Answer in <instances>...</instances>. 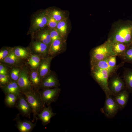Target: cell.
<instances>
[{
  "label": "cell",
  "mask_w": 132,
  "mask_h": 132,
  "mask_svg": "<svg viewBox=\"0 0 132 132\" xmlns=\"http://www.w3.org/2000/svg\"><path fill=\"white\" fill-rule=\"evenodd\" d=\"M32 110L33 119V121L36 119L38 113L43 110L45 105L41 99L39 90L33 89L32 90L23 94Z\"/></svg>",
  "instance_id": "1"
},
{
  "label": "cell",
  "mask_w": 132,
  "mask_h": 132,
  "mask_svg": "<svg viewBox=\"0 0 132 132\" xmlns=\"http://www.w3.org/2000/svg\"><path fill=\"white\" fill-rule=\"evenodd\" d=\"M92 69L94 78L101 87L106 96H113L108 86V79L110 72L104 69L94 68Z\"/></svg>",
  "instance_id": "2"
},
{
  "label": "cell",
  "mask_w": 132,
  "mask_h": 132,
  "mask_svg": "<svg viewBox=\"0 0 132 132\" xmlns=\"http://www.w3.org/2000/svg\"><path fill=\"white\" fill-rule=\"evenodd\" d=\"M47 17L43 12H38L34 15L32 19L27 34L32 35L44 28L47 24Z\"/></svg>",
  "instance_id": "3"
},
{
  "label": "cell",
  "mask_w": 132,
  "mask_h": 132,
  "mask_svg": "<svg viewBox=\"0 0 132 132\" xmlns=\"http://www.w3.org/2000/svg\"><path fill=\"white\" fill-rule=\"evenodd\" d=\"M17 82L22 94L34 89L29 77V68L25 65L22 68Z\"/></svg>",
  "instance_id": "4"
},
{
  "label": "cell",
  "mask_w": 132,
  "mask_h": 132,
  "mask_svg": "<svg viewBox=\"0 0 132 132\" xmlns=\"http://www.w3.org/2000/svg\"><path fill=\"white\" fill-rule=\"evenodd\" d=\"M112 95L106 96L104 106L101 109V112L107 118L114 117L120 110L119 108Z\"/></svg>",
  "instance_id": "5"
},
{
  "label": "cell",
  "mask_w": 132,
  "mask_h": 132,
  "mask_svg": "<svg viewBox=\"0 0 132 132\" xmlns=\"http://www.w3.org/2000/svg\"><path fill=\"white\" fill-rule=\"evenodd\" d=\"M61 91L59 87L41 90L40 91L42 100L46 105L49 106L55 102L59 96Z\"/></svg>",
  "instance_id": "6"
},
{
  "label": "cell",
  "mask_w": 132,
  "mask_h": 132,
  "mask_svg": "<svg viewBox=\"0 0 132 132\" xmlns=\"http://www.w3.org/2000/svg\"><path fill=\"white\" fill-rule=\"evenodd\" d=\"M60 85L59 80L54 72L51 71L41 80L37 89H44L59 87Z\"/></svg>",
  "instance_id": "7"
},
{
  "label": "cell",
  "mask_w": 132,
  "mask_h": 132,
  "mask_svg": "<svg viewBox=\"0 0 132 132\" xmlns=\"http://www.w3.org/2000/svg\"><path fill=\"white\" fill-rule=\"evenodd\" d=\"M28 47L32 54L39 55L42 58L49 56V47L43 43L32 40Z\"/></svg>",
  "instance_id": "8"
},
{
  "label": "cell",
  "mask_w": 132,
  "mask_h": 132,
  "mask_svg": "<svg viewBox=\"0 0 132 132\" xmlns=\"http://www.w3.org/2000/svg\"><path fill=\"white\" fill-rule=\"evenodd\" d=\"M112 51L106 45H103L94 49L92 53L91 63L92 65L97 62L107 58Z\"/></svg>",
  "instance_id": "9"
},
{
  "label": "cell",
  "mask_w": 132,
  "mask_h": 132,
  "mask_svg": "<svg viewBox=\"0 0 132 132\" xmlns=\"http://www.w3.org/2000/svg\"><path fill=\"white\" fill-rule=\"evenodd\" d=\"M15 107L22 116L30 119L32 109L24 94L22 93L19 97Z\"/></svg>",
  "instance_id": "10"
},
{
  "label": "cell",
  "mask_w": 132,
  "mask_h": 132,
  "mask_svg": "<svg viewBox=\"0 0 132 132\" xmlns=\"http://www.w3.org/2000/svg\"><path fill=\"white\" fill-rule=\"evenodd\" d=\"M25 61L17 56L14 53L13 49L7 56L0 61V63L10 68L14 66L22 67L25 65Z\"/></svg>",
  "instance_id": "11"
},
{
  "label": "cell",
  "mask_w": 132,
  "mask_h": 132,
  "mask_svg": "<svg viewBox=\"0 0 132 132\" xmlns=\"http://www.w3.org/2000/svg\"><path fill=\"white\" fill-rule=\"evenodd\" d=\"M19 114L16 115L14 119L16 122V126L18 130L20 132H31L36 125L38 119L36 118V121L34 123L29 120L22 121L20 119Z\"/></svg>",
  "instance_id": "12"
},
{
  "label": "cell",
  "mask_w": 132,
  "mask_h": 132,
  "mask_svg": "<svg viewBox=\"0 0 132 132\" xmlns=\"http://www.w3.org/2000/svg\"><path fill=\"white\" fill-rule=\"evenodd\" d=\"M108 86L113 96H114L124 90V83L120 78L116 76L110 79L109 82Z\"/></svg>",
  "instance_id": "13"
},
{
  "label": "cell",
  "mask_w": 132,
  "mask_h": 132,
  "mask_svg": "<svg viewBox=\"0 0 132 132\" xmlns=\"http://www.w3.org/2000/svg\"><path fill=\"white\" fill-rule=\"evenodd\" d=\"M53 57L48 56L42 58L37 68L38 72L41 80L51 71V62Z\"/></svg>",
  "instance_id": "14"
},
{
  "label": "cell",
  "mask_w": 132,
  "mask_h": 132,
  "mask_svg": "<svg viewBox=\"0 0 132 132\" xmlns=\"http://www.w3.org/2000/svg\"><path fill=\"white\" fill-rule=\"evenodd\" d=\"M56 113H54L52 110L51 105L45 106L42 110L38 114L37 117L40 120L42 124L45 125L50 123L52 118L55 116Z\"/></svg>",
  "instance_id": "15"
},
{
  "label": "cell",
  "mask_w": 132,
  "mask_h": 132,
  "mask_svg": "<svg viewBox=\"0 0 132 132\" xmlns=\"http://www.w3.org/2000/svg\"><path fill=\"white\" fill-rule=\"evenodd\" d=\"M32 39L40 42L47 45L49 47L51 43L50 32L40 30L32 35Z\"/></svg>",
  "instance_id": "16"
},
{
  "label": "cell",
  "mask_w": 132,
  "mask_h": 132,
  "mask_svg": "<svg viewBox=\"0 0 132 132\" xmlns=\"http://www.w3.org/2000/svg\"><path fill=\"white\" fill-rule=\"evenodd\" d=\"M5 94L11 93L19 97L22 94L17 82L11 81L7 84L0 87Z\"/></svg>",
  "instance_id": "17"
},
{
  "label": "cell",
  "mask_w": 132,
  "mask_h": 132,
  "mask_svg": "<svg viewBox=\"0 0 132 132\" xmlns=\"http://www.w3.org/2000/svg\"><path fill=\"white\" fill-rule=\"evenodd\" d=\"M113 97L120 110H121L124 108L127 104L129 99V93L127 91L124 90Z\"/></svg>",
  "instance_id": "18"
},
{
  "label": "cell",
  "mask_w": 132,
  "mask_h": 132,
  "mask_svg": "<svg viewBox=\"0 0 132 132\" xmlns=\"http://www.w3.org/2000/svg\"><path fill=\"white\" fill-rule=\"evenodd\" d=\"M62 42L60 39H56L52 42L48 50L49 56L54 57L62 52Z\"/></svg>",
  "instance_id": "19"
},
{
  "label": "cell",
  "mask_w": 132,
  "mask_h": 132,
  "mask_svg": "<svg viewBox=\"0 0 132 132\" xmlns=\"http://www.w3.org/2000/svg\"><path fill=\"white\" fill-rule=\"evenodd\" d=\"M13 51L14 54L19 58L26 60L30 56L31 53L29 47L17 46L13 47Z\"/></svg>",
  "instance_id": "20"
},
{
  "label": "cell",
  "mask_w": 132,
  "mask_h": 132,
  "mask_svg": "<svg viewBox=\"0 0 132 132\" xmlns=\"http://www.w3.org/2000/svg\"><path fill=\"white\" fill-rule=\"evenodd\" d=\"M42 58L41 56L31 54L29 57L25 60V65L30 69H37Z\"/></svg>",
  "instance_id": "21"
},
{
  "label": "cell",
  "mask_w": 132,
  "mask_h": 132,
  "mask_svg": "<svg viewBox=\"0 0 132 132\" xmlns=\"http://www.w3.org/2000/svg\"><path fill=\"white\" fill-rule=\"evenodd\" d=\"M29 77L34 89H37L41 81V79L37 69L29 68Z\"/></svg>",
  "instance_id": "22"
},
{
  "label": "cell",
  "mask_w": 132,
  "mask_h": 132,
  "mask_svg": "<svg viewBox=\"0 0 132 132\" xmlns=\"http://www.w3.org/2000/svg\"><path fill=\"white\" fill-rule=\"evenodd\" d=\"M92 68H99L106 70L110 72L115 67L110 66L108 62V58L99 61L92 65Z\"/></svg>",
  "instance_id": "23"
},
{
  "label": "cell",
  "mask_w": 132,
  "mask_h": 132,
  "mask_svg": "<svg viewBox=\"0 0 132 132\" xmlns=\"http://www.w3.org/2000/svg\"><path fill=\"white\" fill-rule=\"evenodd\" d=\"M5 104L9 107L15 106L19 97L11 93L5 94Z\"/></svg>",
  "instance_id": "24"
},
{
  "label": "cell",
  "mask_w": 132,
  "mask_h": 132,
  "mask_svg": "<svg viewBox=\"0 0 132 132\" xmlns=\"http://www.w3.org/2000/svg\"><path fill=\"white\" fill-rule=\"evenodd\" d=\"M22 67L17 66L10 67L8 75L11 81L15 82L17 81L19 78Z\"/></svg>",
  "instance_id": "25"
},
{
  "label": "cell",
  "mask_w": 132,
  "mask_h": 132,
  "mask_svg": "<svg viewBox=\"0 0 132 132\" xmlns=\"http://www.w3.org/2000/svg\"><path fill=\"white\" fill-rule=\"evenodd\" d=\"M13 47H3L0 50V61L7 56L12 51Z\"/></svg>",
  "instance_id": "26"
},
{
  "label": "cell",
  "mask_w": 132,
  "mask_h": 132,
  "mask_svg": "<svg viewBox=\"0 0 132 132\" xmlns=\"http://www.w3.org/2000/svg\"><path fill=\"white\" fill-rule=\"evenodd\" d=\"M126 86L129 92H132V72H129L124 76Z\"/></svg>",
  "instance_id": "27"
},
{
  "label": "cell",
  "mask_w": 132,
  "mask_h": 132,
  "mask_svg": "<svg viewBox=\"0 0 132 132\" xmlns=\"http://www.w3.org/2000/svg\"><path fill=\"white\" fill-rule=\"evenodd\" d=\"M125 28L121 29L116 33L115 38V41L118 43H125L124 37V32Z\"/></svg>",
  "instance_id": "28"
},
{
  "label": "cell",
  "mask_w": 132,
  "mask_h": 132,
  "mask_svg": "<svg viewBox=\"0 0 132 132\" xmlns=\"http://www.w3.org/2000/svg\"><path fill=\"white\" fill-rule=\"evenodd\" d=\"M126 49L125 45L121 43H118L115 44L113 47V52L117 54L123 52Z\"/></svg>",
  "instance_id": "29"
},
{
  "label": "cell",
  "mask_w": 132,
  "mask_h": 132,
  "mask_svg": "<svg viewBox=\"0 0 132 132\" xmlns=\"http://www.w3.org/2000/svg\"><path fill=\"white\" fill-rule=\"evenodd\" d=\"M11 81L8 75L0 74V86L4 85Z\"/></svg>",
  "instance_id": "30"
},
{
  "label": "cell",
  "mask_w": 132,
  "mask_h": 132,
  "mask_svg": "<svg viewBox=\"0 0 132 132\" xmlns=\"http://www.w3.org/2000/svg\"><path fill=\"white\" fill-rule=\"evenodd\" d=\"M132 28L129 27L125 28L124 32V37L126 43L129 42L131 39Z\"/></svg>",
  "instance_id": "31"
},
{
  "label": "cell",
  "mask_w": 132,
  "mask_h": 132,
  "mask_svg": "<svg viewBox=\"0 0 132 132\" xmlns=\"http://www.w3.org/2000/svg\"><path fill=\"white\" fill-rule=\"evenodd\" d=\"M57 28L58 30L62 33H64L66 30V25L64 21H61L58 23Z\"/></svg>",
  "instance_id": "32"
},
{
  "label": "cell",
  "mask_w": 132,
  "mask_h": 132,
  "mask_svg": "<svg viewBox=\"0 0 132 132\" xmlns=\"http://www.w3.org/2000/svg\"><path fill=\"white\" fill-rule=\"evenodd\" d=\"M51 16L49 18H48L47 24L51 28H54L57 26L58 23Z\"/></svg>",
  "instance_id": "33"
},
{
  "label": "cell",
  "mask_w": 132,
  "mask_h": 132,
  "mask_svg": "<svg viewBox=\"0 0 132 132\" xmlns=\"http://www.w3.org/2000/svg\"><path fill=\"white\" fill-rule=\"evenodd\" d=\"M51 16L57 21H60L62 19V16L61 12L57 10L52 11Z\"/></svg>",
  "instance_id": "34"
},
{
  "label": "cell",
  "mask_w": 132,
  "mask_h": 132,
  "mask_svg": "<svg viewBox=\"0 0 132 132\" xmlns=\"http://www.w3.org/2000/svg\"><path fill=\"white\" fill-rule=\"evenodd\" d=\"M50 34L51 39V43L54 41L60 39L59 34L58 32L55 30H53L50 32Z\"/></svg>",
  "instance_id": "35"
},
{
  "label": "cell",
  "mask_w": 132,
  "mask_h": 132,
  "mask_svg": "<svg viewBox=\"0 0 132 132\" xmlns=\"http://www.w3.org/2000/svg\"><path fill=\"white\" fill-rule=\"evenodd\" d=\"M108 62L111 67H115L116 64V58L115 56H111L108 58Z\"/></svg>",
  "instance_id": "36"
},
{
  "label": "cell",
  "mask_w": 132,
  "mask_h": 132,
  "mask_svg": "<svg viewBox=\"0 0 132 132\" xmlns=\"http://www.w3.org/2000/svg\"><path fill=\"white\" fill-rule=\"evenodd\" d=\"M124 56L127 59L132 61V48L126 51L124 54Z\"/></svg>",
  "instance_id": "37"
}]
</instances>
